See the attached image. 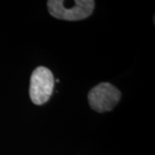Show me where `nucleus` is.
<instances>
[{
    "instance_id": "3",
    "label": "nucleus",
    "mask_w": 155,
    "mask_h": 155,
    "mask_svg": "<svg viewBox=\"0 0 155 155\" xmlns=\"http://www.w3.org/2000/svg\"><path fill=\"white\" fill-rule=\"evenodd\" d=\"M121 96V91L113 84L101 83L89 91V104L98 113L110 111L118 104Z\"/></svg>"
},
{
    "instance_id": "1",
    "label": "nucleus",
    "mask_w": 155,
    "mask_h": 155,
    "mask_svg": "<svg viewBox=\"0 0 155 155\" xmlns=\"http://www.w3.org/2000/svg\"><path fill=\"white\" fill-rule=\"evenodd\" d=\"M49 13L54 17L67 21H78L90 17L94 10L93 0H77L72 2V5H67L66 1L50 0L48 1Z\"/></svg>"
},
{
    "instance_id": "2",
    "label": "nucleus",
    "mask_w": 155,
    "mask_h": 155,
    "mask_svg": "<svg viewBox=\"0 0 155 155\" xmlns=\"http://www.w3.org/2000/svg\"><path fill=\"white\" fill-rule=\"evenodd\" d=\"M54 87V78L48 68L39 67L32 72L30 78L29 96L36 105L44 104L49 100Z\"/></svg>"
}]
</instances>
